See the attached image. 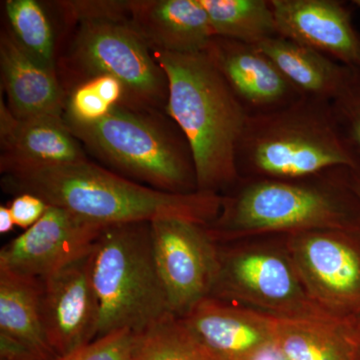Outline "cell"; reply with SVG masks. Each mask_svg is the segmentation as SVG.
<instances>
[{
	"mask_svg": "<svg viewBox=\"0 0 360 360\" xmlns=\"http://www.w3.org/2000/svg\"><path fill=\"white\" fill-rule=\"evenodd\" d=\"M168 80L165 111L188 142L198 191L220 194L238 184L236 149L248 115L205 52L153 51Z\"/></svg>",
	"mask_w": 360,
	"mask_h": 360,
	"instance_id": "obj_3",
	"label": "cell"
},
{
	"mask_svg": "<svg viewBox=\"0 0 360 360\" xmlns=\"http://www.w3.org/2000/svg\"><path fill=\"white\" fill-rule=\"evenodd\" d=\"M330 104L340 134L360 168V66H347Z\"/></svg>",
	"mask_w": 360,
	"mask_h": 360,
	"instance_id": "obj_25",
	"label": "cell"
},
{
	"mask_svg": "<svg viewBox=\"0 0 360 360\" xmlns=\"http://www.w3.org/2000/svg\"><path fill=\"white\" fill-rule=\"evenodd\" d=\"M8 30L32 58L47 70H56L53 28L44 7L37 0L4 2Z\"/></svg>",
	"mask_w": 360,
	"mask_h": 360,
	"instance_id": "obj_23",
	"label": "cell"
},
{
	"mask_svg": "<svg viewBox=\"0 0 360 360\" xmlns=\"http://www.w3.org/2000/svg\"><path fill=\"white\" fill-rule=\"evenodd\" d=\"M112 108L87 79L75 85L68 96L65 118L80 123L96 122L105 117Z\"/></svg>",
	"mask_w": 360,
	"mask_h": 360,
	"instance_id": "obj_27",
	"label": "cell"
},
{
	"mask_svg": "<svg viewBox=\"0 0 360 360\" xmlns=\"http://www.w3.org/2000/svg\"><path fill=\"white\" fill-rule=\"evenodd\" d=\"M139 335L129 329L113 331L54 360H131Z\"/></svg>",
	"mask_w": 360,
	"mask_h": 360,
	"instance_id": "obj_26",
	"label": "cell"
},
{
	"mask_svg": "<svg viewBox=\"0 0 360 360\" xmlns=\"http://www.w3.org/2000/svg\"><path fill=\"white\" fill-rule=\"evenodd\" d=\"M90 259L91 252L40 278L42 321L58 357L70 354L98 335L101 307L92 284Z\"/></svg>",
	"mask_w": 360,
	"mask_h": 360,
	"instance_id": "obj_12",
	"label": "cell"
},
{
	"mask_svg": "<svg viewBox=\"0 0 360 360\" xmlns=\"http://www.w3.org/2000/svg\"><path fill=\"white\" fill-rule=\"evenodd\" d=\"M9 207L16 226L26 231L44 217L49 205L39 196L20 193L15 195Z\"/></svg>",
	"mask_w": 360,
	"mask_h": 360,
	"instance_id": "obj_29",
	"label": "cell"
},
{
	"mask_svg": "<svg viewBox=\"0 0 360 360\" xmlns=\"http://www.w3.org/2000/svg\"><path fill=\"white\" fill-rule=\"evenodd\" d=\"M236 167L240 179H297L338 167L360 169L330 101L304 96L279 110L248 115Z\"/></svg>",
	"mask_w": 360,
	"mask_h": 360,
	"instance_id": "obj_4",
	"label": "cell"
},
{
	"mask_svg": "<svg viewBox=\"0 0 360 360\" xmlns=\"http://www.w3.org/2000/svg\"><path fill=\"white\" fill-rule=\"evenodd\" d=\"M65 122L90 153L127 176L165 193L198 191L188 142L160 111L116 105L98 122Z\"/></svg>",
	"mask_w": 360,
	"mask_h": 360,
	"instance_id": "obj_5",
	"label": "cell"
},
{
	"mask_svg": "<svg viewBox=\"0 0 360 360\" xmlns=\"http://www.w3.org/2000/svg\"><path fill=\"white\" fill-rule=\"evenodd\" d=\"M129 21L151 51L200 53L214 37L200 0H132Z\"/></svg>",
	"mask_w": 360,
	"mask_h": 360,
	"instance_id": "obj_18",
	"label": "cell"
},
{
	"mask_svg": "<svg viewBox=\"0 0 360 360\" xmlns=\"http://www.w3.org/2000/svg\"><path fill=\"white\" fill-rule=\"evenodd\" d=\"M205 52L248 115L279 110L302 97L257 45L214 37Z\"/></svg>",
	"mask_w": 360,
	"mask_h": 360,
	"instance_id": "obj_15",
	"label": "cell"
},
{
	"mask_svg": "<svg viewBox=\"0 0 360 360\" xmlns=\"http://www.w3.org/2000/svg\"><path fill=\"white\" fill-rule=\"evenodd\" d=\"M0 71L9 110L15 117L65 116L68 98L56 71L32 58L8 30L0 34Z\"/></svg>",
	"mask_w": 360,
	"mask_h": 360,
	"instance_id": "obj_19",
	"label": "cell"
},
{
	"mask_svg": "<svg viewBox=\"0 0 360 360\" xmlns=\"http://www.w3.org/2000/svg\"><path fill=\"white\" fill-rule=\"evenodd\" d=\"M210 297L285 319L333 315L310 297L286 248H219V274Z\"/></svg>",
	"mask_w": 360,
	"mask_h": 360,
	"instance_id": "obj_8",
	"label": "cell"
},
{
	"mask_svg": "<svg viewBox=\"0 0 360 360\" xmlns=\"http://www.w3.org/2000/svg\"><path fill=\"white\" fill-rule=\"evenodd\" d=\"M272 352H274V350H272ZM271 352H270L269 354H267L266 356H265L264 359L262 360H269V356H270V354H271Z\"/></svg>",
	"mask_w": 360,
	"mask_h": 360,
	"instance_id": "obj_35",
	"label": "cell"
},
{
	"mask_svg": "<svg viewBox=\"0 0 360 360\" xmlns=\"http://www.w3.org/2000/svg\"><path fill=\"white\" fill-rule=\"evenodd\" d=\"M269 360H288V359H284L283 355L279 354L278 352H276V348H274V352H272L271 354H270Z\"/></svg>",
	"mask_w": 360,
	"mask_h": 360,
	"instance_id": "obj_32",
	"label": "cell"
},
{
	"mask_svg": "<svg viewBox=\"0 0 360 360\" xmlns=\"http://www.w3.org/2000/svg\"><path fill=\"white\" fill-rule=\"evenodd\" d=\"M131 360H214L179 317L170 315L141 333Z\"/></svg>",
	"mask_w": 360,
	"mask_h": 360,
	"instance_id": "obj_24",
	"label": "cell"
},
{
	"mask_svg": "<svg viewBox=\"0 0 360 360\" xmlns=\"http://www.w3.org/2000/svg\"><path fill=\"white\" fill-rule=\"evenodd\" d=\"M213 35L257 45L277 37L270 0H200Z\"/></svg>",
	"mask_w": 360,
	"mask_h": 360,
	"instance_id": "obj_22",
	"label": "cell"
},
{
	"mask_svg": "<svg viewBox=\"0 0 360 360\" xmlns=\"http://www.w3.org/2000/svg\"><path fill=\"white\" fill-rule=\"evenodd\" d=\"M349 184L360 201V169L349 170Z\"/></svg>",
	"mask_w": 360,
	"mask_h": 360,
	"instance_id": "obj_31",
	"label": "cell"
},
{
	"mask_svg": "<svg viewBox=\"0 0 360 360\" xmlns=\"http://www.w3.org/2000/svg\"><path fill=\"white\" fill-rule=\"evenodd\" d=\"M156 265L172 314L184 317L212 295L219 248L206 225L162 217L150 221Z\"/></svg>",
	"mask_w": 360,
	"mask_h": 360,
	"instance_id": "obj_10",
	"label": "cell"
},
{
	"mask_svg": "<svg viewBox=\"0 0 360 360\" xmlns=\"http://www.w3.org/2000/svg\"><path fill=\"white\" fill-rule=\"evenodd\" d=\"M105 227L49 205L37 224L1 248L0 267L44 278L91 252Z\"/></svg>",
	"mask_w": 360,
	"mask_h": 360,
	"instance_id": "obj_11",
	"label": "cell"
},
{
	"mask_svg": "<svg viewBox=\"0 0 360 360\" xmlns=\"http://www.w3.org/2000/svg\"><path fill=\"white\" fill-rule=\"evenodd\" d=\"M14 226L16 225L11 207L6 205L0 206V233H8L9 231H13Z\"/></svg>",
	"mask_w": 360,
	"mask_h": 360,
	"instance_id": "obj_30",
	"label": "cell"
},
{
	"mask_svg": "<svg viewBox=\"0 0 360 360\" xmlns=\"http://www.w3.org/2000/svg\"><path fill=\"white\" fill-rule=\"evenodd\" d=\"M276 32L341 65L360 66V35L347 4L338 0H270Z\"/></svg>",
	"mask_w": 360,
	"mask_h": 360,
	"instance_id": "obj_14",
	"label": "cell"
},
{
	"mask_svg": "<svg viewBox=\"0 0 360 360\" xmlns=\"http://www.w3.org/2000/svg\"><path fill=\"white\" fill-rule=\"evenodd\" d=\"M272 317L274 348L284 359L356 360L360 317Z\"/></svg>",
	"mask_w": 360,
	"mask_h": 360,
	"instance_id": "obj_20",
	"label": "cell"
},
{
	"mask_svg": "<svg viewBox=\"0 0 360 360\" xmlns=\"http://www.w3.org/2000/svg\"><path fill=\"white\" fill-rule=\"evenodd\" d=\"M70 52L71 65L82 73V82L110 75L122 84L123 106L153 111L167 108V75L129 20L79 21Z\"/></svg>",
	"mask_w": 360,
	"mask_h": 360,
	"instance_id": "obj_7",
	"label": "cell"
},
{
	"mask_svg": "<svg viewBox=\"0 0 360 360\" xmlns=\"http://www.w3.org/2000/svg\"><path fill=\"white\" fill-rule=\"evenodd\" d=\"M285 236L314 302L336 316L360 317V232L322 229Z\"/></svg>",
	"mask_w": 360,
	"mask_h": 360,
	"instance_id": "obj_9",
	"label": "cell"
},
{
	"mask_svg": "<svg viewBox=\"0 0 360 360\" xmlns=\"http://www.w3.org/2000/svg\"><path fill=\"white\" fill-rule=\"evenodd\" d=\"M257 46L302 96L331 101L347 75V66L279 35Z\"/></svg>",
	"mask_w": 360,
	"mask_h": 360,
	"instance_id": "obj_21",
	"label": "cell"
},
{
	"mask_svg": "<svg viewBox=\"0 0 360 360\" xmlns=\"http://www.w3.org/2000/svg\"><path fill=\"white\" fill-rule=\"evenodd\" d=\"M180 319L214 360H262L274 349V317L243 305L206 297Z\"/></svg>",
	"mask_w": 360,
	"mask_h": 360,
	"instance_id": "obj_13",
	"label": "cell"
},
{
	"mask_svg": "<svg viewBox=\"0 0 360 360\" xmlns=\"http://www.w3.org/2000/svg\"><path fill=\"white\" fill-rule=\"evenodd\" d=\"M1 174L87 160L65 116L18 118L0 101Z\"/></svg>",
	"mask_w": 360,
	"mask_h": 360,
	"instance_id": "obj_16",
	"label": "cell"
},
{
	"mask_svg": "<svg viewBox=\"0 0 360 360\" xmlns=\"http://www.w3.org/2000/svg\"><path fill=\"white\" fill-rule=\"evenodd\" d=\"M90 274L101 307L97 338L122 329L143 333L174 315L156 265L150 221L105 227L91 251Z\"/></svg>",
	"mask_w": 360,
	"mask_h": 360,
	"instance_id": "obj_6",
	"label": "cell"
},
{
	"mask_svg": "<svg viewBox=\"0 0 360 360\" xmlns=\"http://www.w3.org/2000/svg\"><path fill=\"white\" fill-rule=\"evenodd\" d=\"M41 281L0 267V357L6 360L58 359L45 333Z\"/></svg>",
	"mask_w": 360,
	"mask_h": 360,
	"instance_id": "obj_17",
	"label": "cell"
},
{
	"mask_svg": "<svg viewBox=\"0 0 360 360\" xmlns=\"http://www.w3.org/2000/svg\"><path fill=\"white\" fill-rule=\"evenodd\" d=\"M59 7L77 22L96 18L129 20V1H61Z\"/></svg>",
	"mask_w": 360,
	"mask_h": 360,
	"instance_id": "obj_28",
	"label": "cell"
},
{
	"mask_svg": "<svg viewBox=\"0 0 360 360\" xmlns=\"http://www.w3.org/2000/svg\"><path fill=\"white\" fill-rule=\"evenodd\" d=\"M352 4H354V6L360 7V0H354V1H352Z\"/></svg>",
	"mask_w": 360,
	"mask_h": 360,
	"instance_id": "obj_34",
	"label": "cell"
},
{
	"mask_svg": "<svg viewBox=\"0 0 360 360\" xmlns=\"http://www.w3.org/2000/svg\"><path fill=\"white\" fill-rule=\"evenodd\" d=\"M2 187L18 195L30 193L92 224L153 221L162 217L210 225L221 210V194L165 193L132 181L89 161L15 170L4 174Z\"/></svg>",
	"mask_w": 360,
	"mask_h": 360,
	"instance_id": "obj_1",
	"label": "cell"
},
{
	"mask_svg": "<svg viewBox=\"0 0 360 360\" xmlns=\"http://www.w3.org/2000/svg\"><path fill=\"white\" fill-rule=\"evenodd\" d=\"M356 360H360V328H359V347H357Z\"/></svg>",
	"mask_w": 360,
	"mask_h": 360,
	"instance_id": "obj_33",
	"label": "cell"
},
{
	"mask_svg": "<svg viewBox=\"0 0 360 360\" xmlns=\"http://www.w3.org/2000/svg\"><path fill=\"white\" fill-rule=\"evenodd\" d=\"M338 167L297 179H240L222 195L207 231L217 243L336 229L360 232V201L349 170Z\"/></svg>",
	"mask_w": 360,
	"mask_h": 360,
	"instance_id": "obj_2",
	"label": "cell"
}]
</instances>
